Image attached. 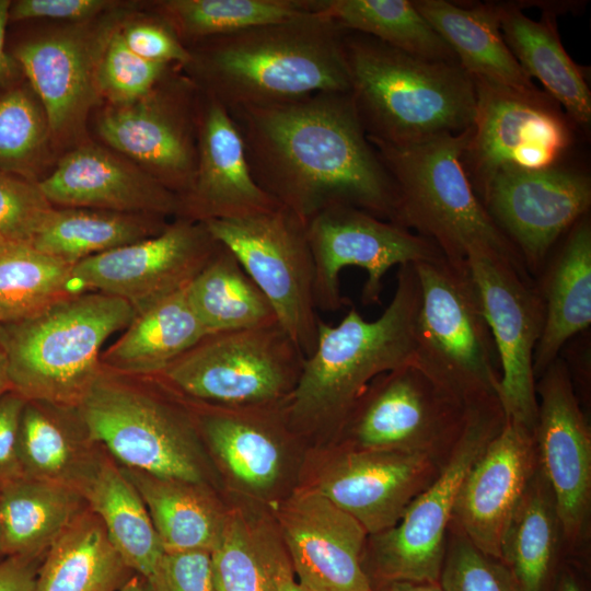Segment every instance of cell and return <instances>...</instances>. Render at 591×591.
I'll use <instances>...</instances> for the list:
<instances>
[{
  "instance_id": "cell-58",
  "label": "cell",
  "mask_w": 591,
  "mask_h": 591,
  "mask_svg": "<svg viewBox=\"0 0 591 591\" xmlns=\"http://www.w3.org/2000/svg\"><path fill=\"white\" fill-rule=\"evenodd\" d=\"M4 553H3V535H2V525H1V518H0V559H3Z\"/></svg>"
},
{
  "instance_id": "cell-9",
  "label": "cell",
  "mask_w": 591,
  "mask_h": 591,
  "mask_svg": "<svg viewBox=\"0 0 591 591\" xmlns=\"http://www.w3.org/2000/svg\"><path fill=\"white\" fill-rule=\"evenodd\" d=\"M303 362L301 350L275 322L209 334L153 379L199 404L266 407L285 403Z\"/></svg>"
},
{
  "instance_id": "cell-26",
  "label": "cell",
  "mask_w": 591,
  "mask_h": 591,
  "mask_svg": "<svg viewBox=\"0 0 591 591\" xmlns=\"http://www.w3.org/2000/svg\"><path fill=\"white\" fill-rule=\"evenodd\" d=\"M535 286L544 306V325L533 369L537 379L577 335L591 324V220L580 218L548 256Z\"/></svg>"
},
{
  "instance_id": "cell-32",
  "label": "cell",
  "mask_w": 591,
  "mask_h": 591,
  "mask_svg": "<svg viewBox=\"0 0 591 591\" xmlns=\"http://www.w3.org/2000/svg\"><path fill=\"white\" fill-rule=\"evenodd\" d=\"M563 545L556 500L538 466L508 522L499 559L519 591H551Z\"/></svg>"
},
{
  "instance_id": "cell-6",
  "label": "cell",
  "mask_w": 591,
  "mask_h": 591,
  "mask_svg": "<svg viewBox=\"0 0 591 591\" xmlns=\"http://www.w3.org/2000/svg\"><path fill=\"white\" fill-rule=\"evenodd\" d=\"M135 315L128 301L88 291L0 324L11 390L26 401L77 407L104 372L103 345Z\"/></svg>"
},
{
  "instance_id": "cell-3",
  "label": "cell",
  "mask_w": 591,
  "mask_h": 591,
  "mask_svg": "<svg viewBox=\"0 0 591 591\" xmlns=\"http://www.w3.org/2000/svg\"><path fill=\"white\" fill-rule=\"evenodd\" d=\"M349 94L368 139L412 146L473 126L476 92L459 62L434 61L343 33Z\"/></svg>"
},
{
  "instance_id": "cell-30",
  "label": "cell",
  "mask_w": 591,
  "mask_h": 591,
  "mask_svg": "<svg viewBox=\"0 0 591 591\" xmlns=\"http://www.w3.org/2000/svg\"><path fill=\"white\" fill-rule=\"evenodd\" d=\"M100 452L101 447L90 438L78 407L26 401L19 428L23 476L78 490Z\"/></svg>"
},
{
  "instance_id": "cell-43",
  "label": "cell",
  "mask_w": 591,
  "mask_h": 591,
  "mask_svg": "<svg viewBox=\"0 0 591 591\" xmlns=\"http://www.w3.org/2000/svg\"><path fill=\"white\" fill-rule=\"evenodd\" d=\"M170 67L134 54L120 36L119 21L106 22L95 62L100 100L109 105L132 103L148 95L169 73Z\"/></svg>"
},
{
  "instance_id": "cell-35",
  "label": "cell",
  "mask_w": 591,
  "mask_h": 591,
  "mask_svg": "<svg viewBox=\"0 0 591 591\" xmlns=\"http://www.w3.org/2000/svg\"><path fill=\"white\" fill-rule=\"evenodd\" d=\"M166 218L92 208L54 207L32 241L38 251L76 264L161 233Z\"/></svg>"
},
{
  "instance_id": "cell-4",
  "label": "cell",
  "mask_w": 591,
  "mask_h": 591,
  "mask_svg": "<svg viewBox=\"0 0 591 591\" xmlns=\"http://www.w3.org/2000/svg\"><path fill=\"white\" fill-rule=\"evenodd\" d=\"M419 281L413 264L397 269L396 288L382 314L364 320L350 308L338 325L318 323L313 352L283 403L285 418L301 429L343 427L378 375L415 363Z\"/></svg>"
},
{
  "instance_id": "cell-21",
  "label": "cell",
  "mask_w": 591,
  "mask_h": 591,
  "mask_svg": "<svg viewBox=\"0 0 591 591\" xmlns=\"http://www.w3.org/2000/svg\"><path fill=\"white\" fill-rule=\"evenodd\" d=\"M280 522L305 590L374 591L362 560L367 530L316 488L290 498Z\"/></svg>"
},
{
  "instance_id": "cell-41",
  "label": "cell",
  "mask_w": 591,
  "mask_h": 591,
  "mask_svg": "<svg viewBox=\"0 0 591 591\" xmlns=\"http://www.w3.org/2000/svg\"><path fill=\"white\" fill-rule=\"evenodd\" d=\"M317 0H167L158 15L185 47L245 28L316 12Z\"/></svg>"
},
{
  "instance_id": "cell-19",
  "label": "cell",
  "mask_w": 591,
  "mask_h": 591,
  "mask_svg": "<svg viewBox=\"0 0 591 591\" xmlns=\"http://www.w3.org/2000/svg\"><path fill=\"white\" fill-rule=\"evenodd\" d=\"M536 395L538 466L553 490L565 545L576 549L589 533L591 432L563 357L536 379Z\"/></svg>"
},
{
  "instance_id": "cell-31",
  "label": "cell",
  "mask_w": 591,
  "mask_h": 591,
  "mask_svg": "<svg viewBox=\"0 0 591 591\" xmlns=\"http://www.w3.org/2000/svg\"><path fill=\"white\" fill-rule=\"evenodd\" d=\"M78 490L125 564L149 578L165 552L140 494L102 448Z\"/></svg>"
},
{
  "instance_id": "cell-20",
  "label": "cell",
  "mask_w": 591,
  "mask_h": 591,
  "mask_svg": "<svg viewBox=\"0 0 591 591\" xmlns=\"http://www.w3.org/2000/svg\"><path fill=\"white\" fill-rule=\"evenodd\" d=\"M105 23L74 24L18 45L13 57L46 113L54 146L80 144L100 101L95 62Z\"/></svg>"
},
{
  "instance_id": "cell-36",
  "label": "cell",
  "mask_w": 591,
  "mask_h": 591,
  "mask_svg": "<svg viewBox=\"0 0 591 591\" xmlns=\"http://www.w3.org/2000/svg\"><path fill=\"white\" fill-rule=\"evenodd\" d=\"M186 292L208 334L278 322L267 298L221 243Z\"/></svg>"
},
{
  "instance_id": "cell-40",
  "label": "cell",
  "mask_w": 591,
  "mask_h": 591,
  "mask_svg": "<svg viewBox=\"0 0 591 591\" xmlns=\"http://www.w3.org/2000/svg\"><path fill=\"white\" fill-rule=\"evenodd\" d=\"M73 265L32 244L0 246V324L32 317L82 293Z\"/></svg>"
},
{
  "instance_id": "cell-22",
  "label": "cell",
  "mask_w": 591,
  "mask_h": 591,
  "mask_svg": "<svg viewBox=\"0 0 591 591\" xmlns=\"http://www.w3.org/2000/svg\"><path fill=\"white\" fill-rule=\"evenodd\" d=\"M445 462L419 453L347 449L327 466L316 489L373 535L399 521Z\"/></svg>"
},
{
  "instance_id": "cell-8",
  "label": "cell",
  "mask_w": 591,
  "mask_h": 591,
  "mask_svg": "<svg viewBox=\"0 0 591 591\" xmlns=\"http://www.w3.org/2000/svg\"><path fill=\"white\" fill-rule=\"evenodd\" d=\"M77 407L92 441L120 466L202 482L197 425L185 407L105 370Z\"/></svg>"
},
{
  "instance_id": "cell-50",
  "label": "cell",
  "mask_w": 591,
  "mask_h": 591,
  "mask_svg": "<svg viewBox=\"0 0 591 591\" xmlns=\"http://www.w3.org/2000/svg\"><path fill=\"white\" fill-rule=\"evenodd\" d=\"M26 399L13 390L0 396V486L22 474L19 457V428Z\"/></svg>"
},
{
  "instance_id": "cell-42",
  "label": "cell",
  "mask_w": 591,
  "mask_h": 591,
  "mask_svg": "<svg viewBox=\"0 0 591 591\" xmlns=\"http://www.w3.org/2000/svg\"><path fill=\"white\" fill-rule=\"evenodd\" d=\"M53 146L46 113L34 91L9 84L0 92V172L38 182Z\"/></svg>"
},
{
  "instance_id": "cell-46",
  "label": "cell",
  "mask_w": 591,
  "mask_h": 591,
  "mask_svg": "<svg viewBox=\"0 0 591 591\" xmlns=\"http://www.w3.org/2000/svg\"><path fill=\"white\" fill-rule=\"evenodd\" d=\"M54 207L37 182L0 172V246L31 244Z\"/></svg>"
},
{
  "instance_id": "cell-53",
  "label": "cell",
  "mask_w": 591,
  "mask_h": 591,
  "mask_svg": "<svg viewBox=\"0 0 591 591\" xmlns=\"http://www.w3.org/2000/svg\"><path fill=\"white\" fill-rule=\"evenodd\" d=\"M551 591H586L575 571L569 567L559 569Z\"/></svg>"
},
{
  "instance_id": "cell-51",
  "label": "cell",
  "mask_w": 591,
  "mask_h": 591,
  "mask_svg": "<svg viewBox=\"0 0 591 591\" xmlns=\"http://www.w3.org/2000/svg\"><path fill=\"white\" fill-rule=\"evenodd\" d=\"M44 556H7L0 560V591H34Z\"/></svg>"
},
{
  "instance_id": "cell-48",
  "label": "cell",
  "mask_w": 591,
  "mask_h": 591,
  "mask_svg": "<svg viewBox=\"0 0 591 591\" xmlns=\"http://www.w3.org/2000/svg\"><path fill=\"white\" fill-rule=\"evenodd\" d=\"M147 581L151 591H217L207 551L164 553Z\"/></svg>"
},
{
  "instance_id": "cell-57",
  "label": "cell",
  "mask_w": 591,
  "mask_h": 591,
  "mask_svg": "<svg viewBox=\"0 0 591 591\" xmlns=\"http://www.w3.org/2000/svg\"><path fill=\"white\" fill-rule=\"evenodd\" d=\"M11 390L5 355L0 346V396L7 391Z\"/></svg>"
},
{
  "instance_id": "cell-15",
  "label": "cell",
  "mask_w": 591,
  "mask_h": 591,
  "mask_svg": "<svg viewBox=\"0 0 591 591\" xmlns=\"http://www.w3.org/2000/svg\"><path fill=\"white\" fill-rule=\"evenodd\" d=\"M170 72L146 96L107 104L96 130L107 148L151 174L178 198L190 187L197 165L201 92L188 77Z\"/></svg>"
},
{
  "instance_id": "cell-1",
  "label": "cell",
  "mask_w": 591,
  "mask_h": 591,
  "mask_svg": "<svg viewBox=\"0 0 591 591\" xmlns=\"http://www.w3.org/2000/svg\"><path fill=\"white\" fill-rule=\"evenodd\" d=\"M257 185L304 223L333 206L393 222L391 176L348 92L231 112Z\"/></svg>"
},
{
  "instance_id": "cell-5",
  "label": "cell",
  "mask_w": 591,
  "mask_h": 591,
  "mask_svg": "<svg viewBox=\"0 0 591 591\" xmlns=\"http://www.w3.org/2000/svg\"><path fill=\"white\" fill-rule=\"evenodd\" d=\"M471 132L472 127L412 146L368 139L395 187L393 223L430 240L453 263H465L470 251L482 248L529 275L464 171L461 158Z\"/></svg>"
},
{
  "instance_id": "cell-52",
  "label": "cell",
  "mask_w": 591,
  "mask_h": 591,
  "mask_svg": "<svg viewBox=\"0 0 591 591\" xmlns=\"http://www.w3.org/2000/svg\"><path fill=\"white\" fill-rule=\"evenodd\" d=\"M11 1L0 0V85L12 84L21 69L13 56L4 48L5 27L9 22Z\"/></svg>"
},
{
  "instance_id": "cell-27",
  "label": "cell",
  "mask_w": 591,
  "mask_h": 591,
  "mask_svg": "<svg viewBox=\"0 0 591 591\" xmlns=\"http://www.w3.org/2000/svg\"><path fill=\"white\" fill-rule=\"evenodd\" d=\"M413 2L472 78L518 92L540 91L503 39L499 3L462 5L445 0Z\"/></svg>"
},
{
  "instance_id": "cell-11",
  "label": "cell",
  "mask_w": 591,
  "mask_h": 591,
  "mask_svg": "<svg viewBox=\"0 0 591 591\" xmlns=\"http://www.w3.org/2000/svg\"><path fill=\"white\" fill-rule=\"evenodd\" d=\"M472 79L476 114L461 160L479 199L502 170L569 162L580 129L553 97L541 90L524 93Z\"/></svg>"
},
{
  "instance_id": "cell-2",
  "label": "cell",
  "mask_w": 591,
  "mask_h": 591,
  "mask_svg": "<svg viewBox=\"0 0 591 591\" xmlns=\"http://www.w3.org/2000/svg\"><path fill=\"white\" fill-rule=\"evenodd\" d=\"M343 33L313 12L198 42L187 47L184 68L199 91L229 113L348 92Z\"/></svg>"
},
{
  "instance_id": "cell-23",
  "label": "cell",
  "mask_w": 591,
  "mask_h": 591,
  "mask_svg": "<svg viewBox=\"0 0 591 591\" xmlns=\"http://www.w3.org/2000/svg\"><path fill=\"white\" fill-rule=\"evenodd\" d=\"M537 467L534 434L506 419L466 473L451 525L499 559L508 522Z\"/></svg>"
},
{
  "instance_id": "cell-39",
  "label": "cell",
  "mask_w": 591,
  "mask_h": 591,
  "mask_svg": "<svg viewBox=\"0 0 591 591\" xmlns=\"http://www.w3.org/2000/svg\"><path fill=\"white\" fill-rule=\"evenodd\" d=\"M316 12L345 32L371 36L406 54L457 62L453 51L409 0H317Z\"/></svg>"
},
{
  "instance_id": "cell-37",
  "label": "cell",
  "mask_w": 591,
  "mask_h": 591,
  "mask_svg": "<svg viewBox=\"0 0 591 591\" xmlns=\"http://www.w3.org/2000/svg\"><path fill=\"white\" fill-rule=\"evenodd\" d=\"M120 467L140 494L165 553H211L224 520L198 490L199 485Z\"/></svg>"
},
{
  "instance_id": "cell-55",
  "label": "cell",
  "mask_w": 591,
  "mask_h": 591,
  "mask_svg": "<svg viewBox=\"0 0 591 591\" xmlns=\"http://www.w3.org/2000/svg\"><path fill=\"white\" fill-rule=\"evenodd\" d=\"M384 587L385 591H443L440 582L393 581Z\"/></svg>"
},
{
  "instance_id": "cell-13",
  "label": "cell",
  "mask_w": 591,
  "mask_h": 591,
  "mask_svg": "<svg viewBox=\"0 0 591 591\" xmlns=\"http://www.w3.org/2000/svg\"><path fill=\"white\" fill-rule=\"evenodd\" d=\"M467 408L415 363L374 378L343 427L354 450L419 453L447 461Z\"/></svg>"
},
{
  "instance_id": "cell-16",
  "label": "cell",
  "mask_w": 591,
  "mask_h": 591,
  "mask_svg": "<svg viewBox=\"0 0 591 591\" xmlns=\"http://www.w3.org/2000/svg\"><path fill=\"white\" fill-rule=\"evenodd\" d=\"M500 367L497 396L506 419L534 434L537 417L534 352L544 306L534 279L506 258L482 248L466 257Z\"/></svg>"
},
{
  "instance_id": "cell-24",
  "label": "cell",
  "mask_w": 591,
  "mask_h": 591,
  "mask_svg": "<svg viewBox=\"0 0 591 591\" xmlns=\"http://www.w3.org/2000/svg\"><path fill=\"white\" fill-rule=\"evenodd\" d=\"M179 205L176 218L201 223L245 218L280 206L254 181L242 136L230 113L202 92L196 171Z\"/></svg>"
},
{
  "instance_id": "cell-18",
  "label": "cell",
  "mask_w": 591,
  "mask_h": 591,
  "mask_svg": "<svg viewBox=\"0 0 591 591\" xmlns=\"http://www.w3.org/2000/svg\"><path fill=\"white\" fill-rule=\"evenodd\" d=\"M218 245L204 223L174 218L154 236L76 263L73 277L83 292L121 298L139 312L186 288Z\"/></svg>"
},
{
  "instance_id": "cell-28",
  "label": "cell",
  "mask_w": 591,
  "mask_h": 591,
  "mask_svg": "<svg viewBox=\"0 0 591 591\" xmlns=\"http://www.w3.org/2000/svg\"><path fill=\"white\" fill-rule=\"evenodd\" d=\"M207 335L184 288L136 312L102 351L101 364L120 375L154 378Z\"/></svg>"
},
{
  "instance_id": "cell-10",
  "label": "cell",
  "mask_w": 591,
  "mask_h": 591,
  "mask_svg": "<svg viewBox=\"0 0 591 591\" xmlns=\"http://www.w3.org/2000/svg\"><path fill=\"white\" fill-rule=\"evenodd\" d=\"M506 420L498 398L467 409L463 431L437 478L391 529L369 535L372 571L393 581L439 582L461 484Z\"/></svg>"
},
{
  "instance_id": "cell-44",
  "label": "cell",
  "mask_w": 591,
  "mask_h": 591,
  "mask_svg": "<svg viewBox=\"0 0 591 591\" xmlns=\"http://www.w3.org/2000/svg\"><path fill=\"white\" fill-rule=\"evenodd\" d=\"M211 559L217 591H277V560L258 551L237 518L224 521Z\"/></svg>"
},
{
  "instance_id": "cell-33",
  "label": "cell",
  "mask_w": 591,
  "mask_h": 591,
  "mask_svg": "<svg viewBox=\"0 0 591 591\" xmlns=\"http://www.w3.org/2000/svg\"><path fill=\"white\" fill-rule=\"evenodd\" d=\"M134 575L86 507L47 549L34 591H117Z\"/></svg>"
},
{
  "instance_id": "cell-12",
  "label": "cell",
  "mask_w": 591,
  "mask_h": 591,
  "mask_svg": "<svg viewBox=\"0 0 591 591\" xmlns=\"http://www.w3.org/2000/svg\"><path fill=\"white\" fill-rule=\"evenodd\" d=\"M229 248L271 304L278 323L309 357L318 334L314 265L305 223L282 206L239 219L202 222Z\"/></svg>"
},
{
  "instance_id": "cell-34",
  "label": "cell",
  "mask_w": 591,
  "mask_h": 591,
  "mask_svg": "<svg viewBox=\"0 0 591 591\" xmlns=\"http://www.w3.org/2000/svg\"><path fill=\"white\" fill-rule=\"evenodd\" d=\"M86 508L73 487L21 476L0 486L4 556H45Z\"/></svg>"
},
{
  "instance_id": "cell-29",
  "label": "cell",
  "mask_w": 591,
  "mask_h": 591,
  "mask_svg": "<svg viewBox=\"0 0 591 591\" xmlns=\"http://www.w3.org/2000/svg\"><path fill=\"white\" fill-rule=\"evenodd\" d=\"M498 3L503 39L522 70L544 85L579 129L587 130L591 93L580 67L560 42L555 14L544 12L540 21H534L522 13L517 2Z\"/></svg>"
},
{
  "instance_id": "cell-38",
  "label": "cell",
  "mask_w": 591,
  "mask_h": 591,
  "mask_svg": "<svg viewBox=\"0 0 591 591\" xmlns=\"http://www.w3.org/2000/svg\"><path fill=\"white\" fill-rule=\"evenodd\" d=\"M201 405L205 409L194 415L197 428L227 468L252 488L271 486L280 473L281 450L255 407Z\"/></svg>"
},
{
  "instance_id": "cell-14",
  "label": "cell",
  "mask_w": 591,
  "mask_h": 591,
  "mask_svg": "<svg viewBox=\"0 0 591 591\" xmlns=\"http://www.w3.org/2000/svg\"><path fill=\"white\" fill-rule=\"evenodd\" d=\"M305 232L314 265L317 311L335 312L347 304L339 282L346 267L367 273L361 302L369 306L380 304L383 279L393 266L444 257L430 240L351 206L324 209L305 222Z\"/></svg>"
},
{
  "instance_id": "cell-45",
  "label": "cell",
  "mask_w": 591,
  "mask_h": 591,
  "mask_svg": "<svg viewBox=\"0 0 591 591\" xmlns=\"http://www.w3.org/2000/svg\"><path fill=\"white\" fill-rule=\"evenodd\" d=\"M439 582L443 591H519L500 559L476 548L451 524Z\"/></svg>"
},
{
  "instance_id": "cell-49",
  "label": "cell",
  "mask_w": 591,
  "mask_h": 591,
  "mask_svg": "<svg viewBox=\"0 0 591 591\" xmlns=\"http://www.w3.org/2000/svg\"><path fill=\"white\" fill-rule=\"evenodd\" d=\"M113 5L104 0H19L11 2L9 21L35 19L90 22Z\"/></svg>"
},
{
  "instance_id": "cell-17",
  "label": "cell",
  "mask_w": 591,
  "mask_h": 591,
  "mask_svg": "<svg viewBox=\"0 0 591 591\" xmlns=\"http://www.w3.org/2000/svg\"><path fill=\"white\" fill-rule=\"evenodd\" d=\"M482 202L534 279L566 232L591 206V178L569 162L508 169L490 181Z\"/></svg>"
},
{
  "instance_id": "cell-54",
  "label": "cell",
  "mask_w": 591,
  "mask_h": 591,
  "mask_svg": "<svg viewBox=\"0 0 591 591\" xmlns=\"http://www.w3.org/2000/svg\"><path fill=\"white\" fill-rule=\"evenodd\" d=\"M276 590L277 591H308L298 584L290 569L282 563L276 561Z\"/></svg>"
},
{
  "instance_id": "cell-7",
  "label": "cell",
  "mask_w": 591,
  "mask_h": 591,
  "mask_svg": "<svg viewBox=\"0 0 591 591\" xmlns=\"http://www.w3.org/2000/svg\"><path fill=\"white\" fill-rule=\"evenodd\" d=\"M413 265L420 289L415 364L467 409L498 398V356L467 263Z\"/></svg>"
},
{
  "instance_id": "cell-25",
  "label": "cell",
  "mask_w": 591,
  "mask_h": 591,
  "mask_svg": "<svg viewBox=\"0 0 591 591\" xmlns=\"http://www.w3.org/2000/svg\"><path fill=\"white\" fill-rule=\"evenodd\" d=\"M55 207L174 217L179 198L143 169L94 142H82L37 182Z\"/></svg>"
},
{
  "instance_id": "cell-47",
  "label": "cell",
  "mask_w": 591,
  "mask_h": 591,
  "mask_svg": "<svg viewBox=\"0 0 591 591\" xmlns=\"http://www.w3.org/2000/svg\"><path fill=\"white\" fill-rule=\"evenodd\" d=\"M119 33L126 46L148 61L184 67L190 60L188 48L159 16L120 20Z\"/></svg>"
},
{
  "instance_id": "cell-56",
  "label": "cell",
  "mask_w": 591,
  "mask_h": 591,
  "mask_svg": "<svg viewBox=\"0 0 591 591\" xmlns=\"http://www.w3.org/2000/svg\"><path fill=\"white\" fill-rule=\"evenodd\" d=\"M117 591H151L146 578L135 573L121 588Z\"/></svg>"
}]
</instances>
